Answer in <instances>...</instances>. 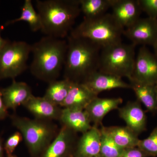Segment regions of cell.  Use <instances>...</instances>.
I'll use <instances>...</instances> for the list:
<instances>
[{"label":"cell","mask_w":157,"mask_h":157,"mask_svg":"<svg viewBox=\"0 0 157 157\" xmlns=\"http://www.w3.org/2000/svg\"><path fill=\"white\" fill-rule=\"evenodd\" d=\"M67 42L45 36L31 45L33 59L30 71L39 80L49 83L57 80L64 67Z\"/></svg>","instance_id":"cell-1"},{"label":"cell","mask_w":157,"mask_h":157,"mask_svg":"<svg viewBox=\"0 0 157 157\" xmlns=\"http://www.w3.org/2000/svg\"><path fill=\"white\" fill-rule=\"evenodd\" d=\"M36 7L45 36L64 39L81 13L79 0H37Z\"/></svg>","instance_id":"cell-2"},{"label":"cell","mask_w":157,"mask_h":157,"mask_svg":"<svg viewBox=\"0 0 157 157\" xmlns=\"http://www.w3.org/2000/svg\"><path fill=\"white\" fill-rule=\"evenodd\" d=\"M67 42L64 78L82 83L90 75L99 70L101 48L87 39L70 35Z\"/></svg>","instance_id":"cell-3"},{"label":"cell","mask_w":157,"mask_h":157,"mask_svg":"<svg viewBox=\"0 0 157 157\" xmlns=\"http://www.w3.org/2000/svg\"><path fill=\"white\" fill-rule=\"evenodd\" d=\"M124 31L112 14L106 13L95 18H84L70 35L87 39L102 48L122 42Z\"/></svg>","instance_id":"cell-4"},{"label":"cell","mask_w":157,"mask_h":157,"mask_svg":"<svg viewBox=\"0 0 157 157\" xmlns=\"http://www.w3.org/2000/svg\"><path fill=\"white\" fill-rule=\"evenodd\" d=\"M10 118L12 125L21 133L29 151L34 156L42 154L59 132L56 125L50 121L16 115Z\"/></svg>","instance_id":"cell-5"},{"label":"cell","mask_w":157,"mask_h":157,"mask_svg":"<svg viewBox=\"0 0 157 157\" xmlns=\"http://www.w3.org/2000/svg\"><path fill=\"white\" fill-rule=\"evenodd\" d=\"M135 46L121 42L101 48L98 70L129 79L135 67Z\"/></svg>","instance_id":"cell-6"},{"label":"cell","mask_w":157,"mask_h":157,"mask_svg":"<svg viewBox=\"0 0 157 157\" xmlns=\"http://www.w3.org/2000/svg\"><path fill=\"white\" fill-rule=\"evenodd\" d=\"M31 45L24 41L9 42L0 53V80L14 79L28 68Z\"/></svg>","instance_id":"cell-7"},{"label":"cell","mask_w":157,"mask_h":157,"mask_svg":"<svg viewBox=\"0 0 157 157\" xmlns=\"http://www.w3.org/2000/svg\"><path fill=\"white\" fill-rule=\"evenodd\" d=\"M129 81L157 85V58L146 46L139 49Z\"/></svg>","instance_id":"cell-8"},{"label":"cell","mask_w":157,"mask_h":157,"mask_svg":"<svg viewBox=\"0 0 157 157\" xmlns=\"http://www.w3.org/2000/svg\"><path fill=\"white\" fill-rule=\"evenodd\" d=\"M124 35L135 45H153L157 40V18H140L125 29Z\"/></svg>","instance_id":"cell-9"},{"label":"cell","mask_w":157,"mask_h":157,"mask_svg":"<svg viewBox=\"0 0 157 157\" xmlns=\"http://www.w3.org/2000/svg\"><path fill=\"white\" fill-rule=\"evenodd\" d=\"M110 8L113 17L124 30L138 20L142 12L138 0H112Z\"/></svg>","instance_id":"cell-10"},{"label":"cell","mask_w":157,"mask_h":157,"mask_svg":"<svg viewBox=\"0 0 157 157\" xmlns=\"http://www.w3.org/2000/svg\"><path fill=\"white\" fill-rule=\"evenodd\" d=\"M122 78L98 70L90 75L82 83L98 95L102 92L114 89H131V84L124 81Z\"/></svg>","instance_id":"cell-11"},{"label":"cell","mask_w":157,"mask_h":157,"mask_svg":"<svg viewBox=\"0 0 157 157\" xmlns=\"http://www.w3.org/2000/svg\"><path fill=\"white\" fill-rule=\"evenodd\" d=\"M75 133L67 127L62 125L56 137L42 153L40 157H70L75 143Z\"/></svg>","instance_id":"cell-12"},{"label":"cell","mask_w":157,"mask_h":157,"mask_svg":"<svg viewBox=\"0 0 157 157\" xmlns=\"http://www.w3.org/2000/svg\"><path fill=\"white\" fill-rule=\"evenodd\" d=\"M119 115L126 124V126L137 135L146 131L147 117L138 101L129 102L119 108Z\"/></svg>","instance_id":"cell-13"},{"label":"cell","mask_w":157,"mask_h":157,"mask_svg":"<svg viewBox=\"0 0 157 157\" xmlns=\"http://www.w3.org/2000/svg\"><path fill=\"white\" fill-rule=\"evenodd\" d=\"M37 119L50 121L59 120L62 107L51 103L44 97L33 95L23 105Z\"/></svg>","instance_id":"cell-14"},{"label":"cell","mask_w":157,"mask_h":157,"mask_svg":"<svg viewBox=\"0 0 157 157\" xmlns=\"http://www.w3.org/2000/svg\"><path fill=\"white\" fill-rule=\"evenodd\" d=\"M2 97L7 109L15 110L21 105H24L33 95L29 86L23 82L13 79L8 87L1 89Z\"/></svg>","instance_id":"cell-15"},{"label":"cell","mask_w":157,"mask_h":157,"mask_svg":"<svg viewBox=\"0 0 157 157\" xmlns=\"http://www.w3.org/2000/svg\"><path fill=\"white\" fill-rule=\"evenodd\" d=\"M98 97L83 83L72 82L67 96L60 107L85 109Z\"/></svg>","instance_id":"cell-16"},{"label":"cell","mask_w":157,"mask_h":157,"mask_svg":"<svg viewBox=\"0 0 157 157\" xmlns=\"http://www.w3.org/2000/svg\"><path fill=\"white\" fill-rule=\"evenodd\" d=\"M101 132L94 125L87 132L82 133L76 146L74 157H95L100 155Z\"/></svg>","instance_id":"cell-17"},{"label":"cell","mask_w":157,"mask_h":157,"mask_svg":"<svg viewBox=\"0 0 157 157\" xmlns=\"http://www.w3.org/2000/svg\"><path fill=\"white\" fill-rule=\"evenodd\" d=\"M123 102L122 98H101L97 97L91 101L85 109L91 122L98 127L108 113L118 109Z\"/></svg>","instance_id":"cell-18"},{"label":"cell","mask_w":157,"mask_h":157,"mask_svg":"<svg viewBox=\"0 0 157 157\" xmlns=\"http://www.w3.org/2000/svg\"><path fill=\"white\" fill-rule=\"evenodd\" d=\"M59 121L63 125L75 132L83 133L92 128L91 121L84 109L63 108Z\"/></svg>","instance_id":"cell-19"},{"label":"cell","mask_w":157,"mask_h":157,"mask_svg":"<svg viewBox=\"0 0 157 157\" xmlns=\"http://www.w3.org/2000/svg\"><path fill=\"white\" fill-rule=\"evenodd\" d=\"M137 100L142 103L149 112H157V85L146 84L130 81Z\"/></svg>","instance_id":"cell-20"},{"label":"cell","mask_w":157,"mask_h":157,"mask_svg":"<svg viewBox=\"0 0 157 157\" xmlns=\"http://www.w3.org/2000/svg\"><path fill=\"white\" fill-rule=\"evenodd\" d=\"M105 128L113 140L121 148L125 149L138 146L140 141L138 135L128 127H105Z\"/></svg>","instance_id":"cell-21"},{"label":"cell","mask_w":157,"mask_h":157,"mask_svg":"<svg viewBox=\"0 0 157 157\" xmlns=\"http://www.w3.org/2000/svg\"><path fill=\"white\" fill-rule=\"evenodd\" d=\"M25 21L28 23L31 30L33 32L41 31L42 23L39 14L34 9L31 0H25L23 5L21 14L19 17L9 21L5 25L14 24L19 21Z\"/></svg>","instance_id":"cell-22"},{"label":"cell","mask_w":157,"mask_h":157,"mask_svg":"<svg viewBox=\"0 0 157 157\" xmlns=\"http://www.w3.org/2000/svg\"><path fill=\"white\" fill-rule=\"evenodd\" d=\"M71 82L64 78L60 80H55L48 83L43 97L51 103L60 107L67 96Z\"/></svg>","instance_id":"cell-23"},{"label":"cell","mask_w":157,"mask_h":157,"mask_svg":"<svg viewBox=\"0 0 157 157\" xmlns=\"http://www.w3.org/2000/svg\"><path fill=\"white\" fill-rule=\"evenodd\" d=\"M112 0H79L80 11L84 18H95L106 14L111 8Z\"/></svg>","instance_id":"cell-24"},{"label":"cell","mask_w":157,"mask_h":157,"mask_svg":"<svg viewBox=\"0 0 157 157\" xmlns=\"http://www.w3.org/2000/svg\"><path fill=\"white\" fill-rule=\"evenodd\" d=\"M101 132L100 155L103 157H120L123 149L119 147L106 131L105 127L100 129Z\"/></svg>","instance_id":"cell-25"},{"label":"cell","mask_w":157,"mask_h":157,"mask_svg":"<svg viewBox=\"0 0 157 157\" xmlns=\"http://www.w3.org/2000/svg\"><path fill=\"white\" fill-rule=\"evenodd\" d=\"M137 147L146 153L149 157H157V125L148 137L140 140Z\"/></svg>","instance_id":"cell-26"},{"label":"cell","mask_w":157,"mask_h":157,"mask_svg":"<svg viewBox=\"0 0 157 157\" xmlns=\"http://www.w3.org/2000/svg\"><path fill=\"white\" fill-rule=\"evenodd\" d=\"M23 139L22 135L19 131L14 132L7 139L4 144V147L7 157L13 155L15 148Z\"/></svg>","instance_id":"cell-27"},{"label":"cell","mask_w":157,"mask_h":157,"mask_svg":"<svg viewBox=\"0 0 157 157\" xmlns=\"http://www.w3.org/2000/svg\"><path fill=\"white\" fill-rule=\"evenodd\" d=\"M140 9L148 17L157 18V0H138Z\"/></svg>","instance_id":"cell-28"},{"label":"cell","mask_w":157,"mask_h":157,"mask_svg":"<svg viewBox=\"0 0 157 157\" xmlns=\"http://www.w3.org/2000/svg\"><path fill=\"white\" fill-rule=\"evenodd\" d=\"M120 157H149L139 147H135L124 149Z\"/></svg>","instance_id":"cell-29"},{"label":"cell","mask_w":157,"mask_h":157,"mask_svg":"<svg viewBox=\"0 0 157 157\" xmlns=\"http://www.w3.org/2000/svg\"><path fill=\"white\" fill-rule=\"evenodd\" d=\"M9 116L8 109L6 108L3 101L2 91L0 89V121L3 120Z\"/></svg>","instance_id":"cell-30"},{"label":"cell","mask_w":157,"mask_h":157,"mask_svg":"<svg viewBox=\"0 0 157 157\" xmlns=\"http://www.w3.org/2000/svg\"><path fill=\"white\" fill-rule=\"evenodd\" d=\"M3 29V27L0 25V53L2 52V51L6 47V45L8 44L10 41L3 39L1 36V33Z\"/></svg>","instance_id":"cell-31"},{"label":"cell","mask_w":157,"mask_h":157,"mask_svg":"<svg viewBox=\"0 0 157 157\" xmlns=\"http://www.w3.org/2000/svg\"><path fill=\"white\" fill-rule=\"evenodd\" d=\"M4 144L2 137L0 136V157H4Z\"/></svg>","instance_id":"cell-32"},{"label":"cell","mask_w":157,"mask_h":157,"mask_svg":"<svg viewBox=\"0 0 157 157\" xmlns=\"http://www.w3.org/2000/svg\"><path fill=\"white\" fill-rule=\"evenodd\" d=\"M153 47L154 50L155 55V56L157 58V40L156 42H155L154 45H153Z\"/></svg>","instance_id":"cell-33"},{"label":"cell","mask_w":157,"mask_h":157,"mask_svg":"<svg viewBox=\"0 0 157 157\" xmlns=\"http://www.w3.org/2000/svg\"><path fill=\"white\" fill-rule=\"evenodd\" d=\"M17 157L16 156L14 155H11L9 157Z\"/></svg>","instance_id":"cell-34"},{"label":"cell","mask_w":157,"mask_h":157,"mask_svg":"<svg viewBox=\"0 0 157 157\" xmlns=\"http://www.w3.org/2000/svg\"><path fill=\"white\" fill-rule=\"evenodd\" d=\"M95 157H102V156L101 155H98L97 156H96Z\"/></svg>","instance_id":"cell-35"},{"label":"cell","mask_w":157,"mask_h":157,"mask_svg":"<svg viewBox=\"0 0 157 157\" xmlns=\"http://www.w3.org/2000/svg\"><path fill=\"white\" fill-rule=\"evenodd\" d=\"M70 157H74L73 156V155H71L70 156Z\"/></svg>","instance_id":"cell-36"}]
</instances>
